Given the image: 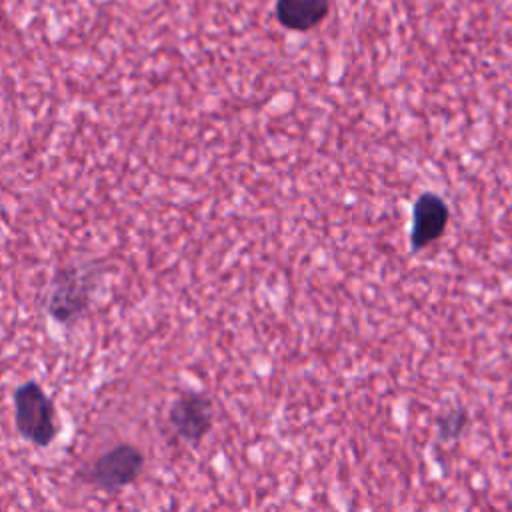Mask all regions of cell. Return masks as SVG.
<instances>
[{
	"label": "cell",
	"instance_id": "cell-7",
	"mask_svg": "<svg viewBox=\"0 0 512 512\" xmlns=\"http://www.w3.org/2000/svg\"><path fill=\"white\" fill-rule=\"evenodd\" d=\"M438 426H440V436L446 440H452L466 426V414L462 410H452L440 418Z\"/></svg>",
	"mask_w": 512,
	"mask_h": 512
},
{
	"label": "cell",
	"instance_id": "cell-6",
	"mask_svg": "<svg viewBox=\"0 0 512 512\" xmlns=\"http://www.w3.org/2000/svg\"><path fill=\"white\" fill-rule=\"evenodd\" d=\"M328 14V0H278L276 18L290 30H310Z\"/></svg>",
	"mask_w": 512,
	"mask_h": 512
},
{
	"label": "cell",
	"instance_id": "cell-4",
	"mask_svg": "<svg viewBox=\"0 0 512 512\" xmlns=\"http://www.w3.org/2000/svg\"><path fill=\"white\" fill-rule=\"evenodd\" d=\"M212 400L202 392H182L168 410L172 430L186 442L198 444L212 428Z\"/></svg>",
	"mask_w": 512,
	"mask_h": 512
},
{
	"label": "cell",
	"instance_id": "cell-5",
	"mask_svg": "<svg viewBox=\"0 0 512 512\" xmlns=\"http://www.w3.org/2000/svg\"><path fill=\"white\" fill-rule=\"evenodd\" d=\"M448 224V206L436 194H422L414 204L410 244L412 250H422L438 240Z\"/></svg>",
	"mask_w": 512,
	"mask_h": 512
},
{
	"label": "cell",
	"instance_id": "cell-3",
	"mask_svg": "<svg viewBox=\"0 0 512 512\" xmlns=\"http://www.w3.org/2000/svg\"><path fill=\"white\" fill-rule=\"evenodd\" d=\"M92 280L84 270L70 266L62 268L50 288L48 312L60 324H74L90 304Z\"/></svg>",
	"mask_w": 512,
	"mask_h": 512
},
{
	"label": "cell",
	"instance_id": "cell-1",
	"mask_svg": "<svg viewBox=\"0 0 512 512\" xmlns=\"http://www.w3.org/2000/svg\"><path fill=\"white\" fill-rule=\"evenodd\" d=\"M14 424L24 440L46 448L58 436V414L44 388L26 380L14 390Z\"/></svg>",
	"mask_w": 512,
	"mask_h": 512
},
{
	"label": "cell",
	"instance_id": "cell-2",
	"mask_svg": "<svg viewBox=\"0 0 512 512\" xmlns=\"http://www.w3.org/2000/svg\"><path fill=\"white\" fill-rule=\"evenodd\" d=\"M144 468V454L134 444H116L98 456L88 472L86 482L100 490L114 492L132 484Z\"/></svg>",
	"mask_w": 512,
	"mask_h": 512
}]
</instances>
